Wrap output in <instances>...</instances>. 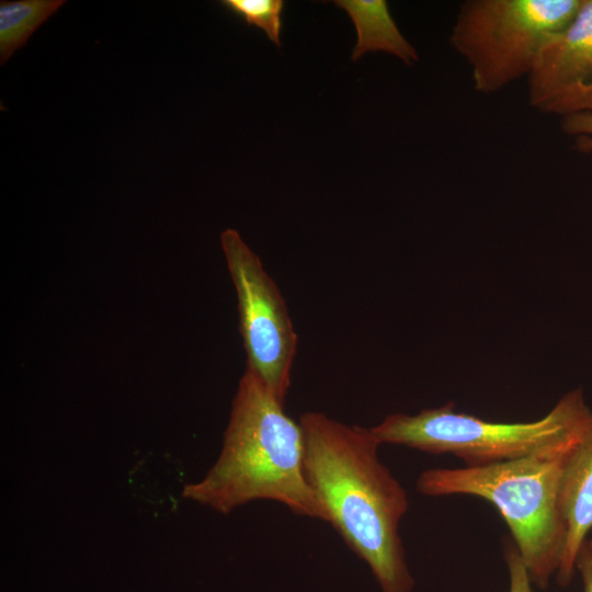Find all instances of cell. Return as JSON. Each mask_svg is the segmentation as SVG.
Wrapping results in <instances>:
<instances>
[{"label":"cell","mask_w":592,"mask_h":592,"mask_svg":"<svg viewBox=\"0 0 592 592\" xmlns=\"http://www.w3.org/2000/svg\"><path fill=\"white\" fill-rule=\"evenodd\" d=\"M333 3L345 10L353 21L357 42L352 60L368 52H385L398 57L405 65L419 60L415 48L405 38L394 21L385 0H335Z\"/></svg>","instance_id":"cell-9"},{"label":"cell","mask_w":592,"mask_h":592,"mask_svg":"<svg viewBox=\"0 0 592 592\" xmlns=\"http://www.w3.org/2000/svg\"><path fill=\"white\" fill-rule=\"evenodd\" d=\"M582 0H467L449 44L468 64L476 92L491 94L527 77L545 39L565 29Z\"/></svg>","instance_id":"cell-5"},{"label":"cell","mask_w":592,"mask_h":592,"mask_svg":"<svg viewBox=\"0 0 592 592\" xmlns=\"http://www.w3.org/2000/svg\"><path fill=\"white\" fill-rule=\"evenodd\" d=\"M561 130L571 136L577 150L583 153L592 152V114L580 113L561 118Z\"/></svg>","instance_id":"cell-12"},{"label":"cell","mask_w":592,"mask_h":592,"mask_svg":"<svg viewBox=\"0 0 592 592\" xmlns=\"http://www.w3.org/2000/svg\"><path fill=\"white\" fill-rule=\"evenodd\" d=\"M576 568L582 578L583 592H592V560L583 550H580Z\"/></svg>","instance_id":"cell-14"},{"label":"cell","mask_w":592,"mask_h":592,"mask_svg":"<svg viewBox=\"0 0 592 592\" xmlns=\"http://www.w3.org/2000/svg\"><path fill=\"white\" fill-rule=\"evenodd\" d=\"M581 550H583L592 560V534H590V536L587 538Z\"/></svg>","instance_id":"cell-15"},{"label":"cell","mask_w":592,"mask_h":592,"mask_svg":"<svg viewBox=\"0 0 592 592\" xmlns=\"http://www.w3.org/2000/svg\"><path fill=\"white\" fill-rule=\"evenodd\" d=\"M527 78L528 103L544 114H592V0L539 47Z\"/></svg>","instance_id":"cell-7"},{"label":"cell","mask_w":592,"mask_h":592,"mask_svg":"<svg viewBox=\"0 0 592 592\" xmlns=\"http://www.w3.org/2000/svg\"><path fill=\"white\" fill-rule=\"evenodd\" d=\"M219 4L248 26L261 29L277 47L282 46L283 0H221Z\"/></svg>","instance_id":"cell-11"},{"label":"cell","mask_w":592,"mask_h":592,"mask_svg":"<svg viewBox=\"0 0 592 592\" xmlns=\"http://www.w3.org/2000/svg\"><path fill=\"white\" fill-rule=\"evenodd\" d=\"M304 475L345 544L371 568L383 592H412L399 525L409 509L401 483L380 462L371 428L309 411L299 418Z\"/></svg>","instance_id":"cell-1"},{"label":"cell","mask_w":592,"mask_h":592,"mask_svg":"<svg viewBox=\"0 0 592 592\" xmlns=\"http://www.w3.org/2000/svg\"><path fill=\"white\" fill-rule=\"evenodd\" d=\"M559 504L567 526V537L555 578L560 587H567L577 570L580 550L592 532V415L563 459Z\"/></svg>","instance_id":"cell-8"},{"label":"cell","mask_w":592,"mask_h":592,"mask_svg":"<svg viewBox=\"0 0 592 592\" xmlns=\"http://www.w3.org/2000/svg\"><path fill=\"white\" fill-rule=\"evenodd\" d=\"M567 454L431 468L419 475L415 488L429 497L473 496L492 504L506 523L533 585L546 589L559 569L567 537L559 504Z\"/></svg>","instance_id":"cell-3"},{"label":"cell","mask_w":592,"mask_h":592,"mask_svg":"<svg viewBox=\"0 0 592 592\" xmlns=\"http://www.w3.org/2000/svg\"><path fill=\"white\" fill-rule=\"evenodd\" d=\"M220 243L237 294L247 366L284 403L297 348L287 306L260 258L236 229L224 230Z\"/></svg>","instance_id":"cell-6"},{"label":"cell","mask_w":592,"mask_h":592,"mask_svg":"<svg viewBox=\"0 0 592 592\" xmlns=\"http://www.w3.org/2000/svg\"><path fill=\"white\" fill-rule=\"evenodd\" d=\"M65 0H16L0 2V62L4 64Z\"/></svg>","instance_id":"cell-10"},{"label":"cell","mask_w":592,"mask_h":592,"mask_svg":"<svg viewBox=\"0 0 592 592\" xmlns=\"http://www.w3.org/2000/svg\"><path fill=\"white\" fill-rule=\"evenodd\" d=\"M304 452L299 422L247 366L217 460L200 481L184 486L182 494L223 514L251 501L272 500L297 515L328 522L305 478Z\"/></svg>","instance_id":"cell-2"},{"label":"cell","mask_w":592,"mask_h":592,"mask_svg":"<svg viewBox=\"0 0 592 592\" xmlns=\"http://www.w3.org/2000/svg\"><path fill=\"white\" fill-rule=\"evenodd\" d=\"M504 559L509 572V592H533L526 567L513 544L505 546Z\"/></svg>","instance_id":"cell-13"},{"label":"cell","mask_w":592,"mask_h":592,"mask_svg":"<svg viewBox=\"0 0 592 592\" xmlns=\"http://www.w3.org/2000/svg\"><path fill=\"white\" fill-rule=\"evenodd\" d=\"M591 415L581 390L576 389L534 421H490L459 412L449 402L417 414H389L371 430L382 444L452 454L465 466H480L540 454H567Z\"/></svg>","instance_id":"cell-4"}]
</instances>
